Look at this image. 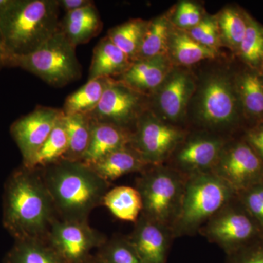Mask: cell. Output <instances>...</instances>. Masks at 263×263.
<instances>
[{"label":"cell","mask_w":263,"mask_h":263,"mask_svg":"<svg viewBox=\"0 0 263 263\" xmlns=\"http://www.w3.org/2000/svg\"><path fill=\"white\" fill-rule=\"evenodd\" d=\"M249 13L240 7L228 5L216 14L221 47L228 48L235 55L245 37Z\"/></svg>","instance_id":"24"},{"label":"cell","mask_w":263,"mask_h":263,"mask_svg":"<svg viewBox=\"0 0 263 263\" xmlns=\"http://www.w3.org/2000/svg\"><path fill=\"white\" fill-rule=\"evenodd\" d=\"M143 263H166L173 239L169 227L141 215L127 237Z\"/></svg>","instance_id":"16"},{"label":"cell","mask_w":263,"mask_h":263,"mask_svg":"<svg viewBox=\"0 0 263 263\" xmlns=\"http://www.w3.org/2000/svg\"><path fill=\"white\" fill-rule=\"evenodd\" d=\"M224 263H263V237L227 254Z\"/></svg>","instance_id":"37"},{"label":"cell","mask_w":263,"mask_h":263,"mask_svg":"<svg viewBox=\"0 0 263 263\" xmlns=\"http://www.w3.org/2000/svg\"><path fill=\"white\" fill-rule=\"evenodd\" d=\"M241 138L263 161V122L246 128Z\"/></svg>","instance_id":"38"},{"label":"cell","mask_w":263,"mask_h":263,"mask_svg":"<svg viewBox=\"0 0 263 263\" xmlns=\"http://www.w3.org/2000/svg\"><path fill=\"white\" fill-rule=\"evenodd\" d=\"M238 199L263 229V181L240 192L238 194Z\"/></svg>","instance_id":"36"},{"label":"cell","mask_w":263,"mask_h":263,"mask_svg":"<svg viewBox=\"0 0 263 263\" xmlns=\"http://www.w3.org/2000/svg\"><path fill=\"white\" fill-rule=\"evenodd\" d=\"M132 61L107 36L93 51L88 81L99 78L117 79L129 68Z\"/></svg>","instance_id":"22"},{"label":"cell","mask_w":263,"mask_h":263,"mask_svg":"<svg viewBox=\"0 0 263 263\" xmlns=\"http://www.w3.org/2000/svg\"><path fill=\"white\" fill-rule=\"evenodd\" d=\"M147 25V20L131 19L109 29L106 36L133 62L138 56Z\"/></svg>","instance_id":"31"},{"label":"cell","mask_w":263,"mask_h":263,"mask_svg":"<svg viewBox=\"0 0 263 263\" xmlns=\"http://www.w3.org/2000/svg\"><path fill=\"white\" fill-rule=\"evenodd\" d=\"M102 28L103 22L95 3L66 13L60 24V30L75 47L89 42Z\"/></svg>","instance_id":"21"},{"label":"cell","mask_w":263,"mask_h":263,"mask_svg":"<svg viewBox=\"0 0 263 263\" xmlns=\"http://www.w3.org/2000/svg\"><path fill=\"white\" fill-rule=\"evenodd\" d=\"M198 233L227 254L233 253L263 237V229L241 205L232 200L207 221Z\"/></svg>","instance_id":"8"},{"label":"cell","mask_w":263,"mask_h":263,"mask_svg":"<svg viewBox=\"0 0 263 263\" xmlns=\"http://www.w3.org/2000/svg\"><path fill=\"white\" fill-rule=\"evenodd\" d=\"M172 28L168 11L148 20L136 60L162 55L167 56V45Z\"/></svg>","instance_id":"29"},{"label":"cell","mask_w":263,"mask_h":263,"mask_svg":"<svg viewBox=\"0 0 263 263\" xmlns=\"http://www.w3.org/2000/svg\"><path fill=\"white\" fill-rule=\"evenodd\" d=\"M195 87L196 76L192 68L174 66L160 86L148 95V109L164 122L184 127Z\"/></svg>","instance_id":"10"},{"label":"cell","mask_w":263,"mask_h":263,"mask_svg":"<svg viewBox=\"0 0 263 263\" xmlns=\"http://www.w3.org/2000/svg\"><path fill=\"white\" fill-rule=\"evenodd\" d=\"M230 138L198 129L188 130L165 164L186 178L212 172Z\"/></svg>","instance_id":"11"},{"label":"cell","mask_w":263,"mask_h":263,"mask_svg":"<svg viewBox=\"0 0 263 263\" xmlns=\"http://www.w3.org/2000/svg\"><path fill=\"white\" fill-rule=\"evenodd\" d=\"M235 82L246 122L252 125L263 122V76L245 66L235 70Z\"/></svg>","instance_id":"20"},{"label":"cell","mask_w":263,"mask_h":263,"mask_svg":"<svg viewBox=\"0 0 263 263\" xmlns=\"http://www.w3.org/2000/svg\"><path fill=\"white\" fill-rule=\"evenodd\" d=\"M170 20L175 28L187 31L194 28L207 13L198 2L181 0L168 11Z\"/></svg>","instance_id":"34"},{"label":"cell","mask_w":263,"mask_h":263,"mask_svg":"<svg viewBox=\"0 0 263 263\" xmlns=\"http://www.w3.org/2000/svg\"><path fill=\"white\" fill-rule=\"evenodd\" d=\"M186 32L202 46L220 51L221 44L216 14L207 13L200 23Z\"/></svg>","instance_id":"35"},{"label":"cell","mask_w":263,"mask_h":263,"mask_svg":"<svg viewBox=\"0 0 263 263\" xmlns=\"http://www.w3.org/2000/svg\"><path fill=\"white\" fill-rule=\"evenodd\" d=\"M107 182L133 173H143L150 167L130 145L116 151L89 166Z\"/></svg>","instance_id":"23"},{"label":"cell","mask_w":263,"mask_h":263,"mask_svg":"<svg viewBox=\"0 0 263 263\" xmlns=\"http://www.w3.org/2000/svg\"><path fill=\"white\" fill-rule=\"evenodd\" d=\"M41 171L62 219L87 221L108 191L110 183L81 161L62 160Z\"/></svg>","instance_id":"3"},{"label":"cell","mask_w":263,"mask_h":263,"mask_svg":"<svg viewBox=\"0 0 263 263\" xmlns=\"http://www.w3.org/2000/svg\"><path fill=\"white\" fill-rule=\"evenodd\" d=\"M174 67L167 55L141 59L132 62L117 80L148 96L160 86Z\"/></svg>","instance_id":"17"},{"label":"cell","mask_w":263,"mask_h":263,"mask_svg":"<svg viewBox=\"0 0 263 263\" xmlns=\"http://www.w3.org/2000/svg\"><path fill=\"white\" fill-rule=\"evenodd\" d=\"M212 172L238 195L263 181V161L241 138L227 142Z\"/></svg>","instance_id":"12"},{"label":"cell","mask_w":263,"mask_h":263,"mask_svg":"<svg viewBox=\"0 0 263 263\" xmlns=\"http://www.w3.org/2000/svg\"><path fill=\"white\" fill-rule=\"evenodd\" d=\"M259 72H260L261 74L263 76V62L262 63V65H261L260 68H259Z\"/></svg>","instance_id":"43"},{"label":"cell","mask_w":263,"mask_h":263,"mask_svg":"<svg viewBox=\"0 0 263 263\" xmlns=\"http://www.w3.org/2000/svg\"><path fill=\"white\" fill-rule=\"evenodd\" d=\"M131 138L129 129L92 120L91 140L81 162L88 166L96 163L116 151L129 146Z\"/></svg>","instance_id":"18"},{"label":"cell","mask_w":263,"mask_h":263,"mask_svg":"<svg viewBox=\"0 0 263 263\" xmlns=\"http://www.w3.org/2000/svg\"><path fill=\"white\" fill-rule=\"evenodd\" d=\"M84 263H103L101 262V261L98 258V257L95 256V257H90L89 259H87V260L85 261Z\"/></svg>","instance_id":"42"},{"label":"cell","mask_w":263,"mask_h":263,"mask_svg":"<svg viewBox=\"0 0 263 263\" xmlns=\"http://www.w3.org/2000/svg\"><path fill=\"white\" fill-rule=\"evenodd\" d=\"M236 56L245 66L257 70L263 62V26L249 14L245 36Z\"/></svg>","instance_id":"32"},{"label":"cell","mask_w":263,"mask_h":263,"mask_svg":"<svg viewBox=\"0 0 263 263\" xmlns=\"http://www.w3.org/2000/svg\"><path fill=\"white\" fill-rule=\"evenodd\" d=\"M186 177L167 164L150 166L136 180L141 215L172 228L179 215Z\"/></svg>","instance_id":"7"},{"label":"cell","mask_w":263,"mask_h":263,"mask_svg":"<svg viewBox=\"0 0 263 263\" xmlns=\"http://www.w3.org/2000/svg\"><path fill=\"white\" fill-rule=\"evenodd\" d=\"M64 115L62 109L38 105L10 125V135L22 154L23 165L30 162Z\"/></svg>","instance_id":"15"},{"label":"cell","mask_w":263,"mask_h":263,"mask_svg":"<svg viewBox=\"0 0 263 263\" xmlns=\"http://www.w3.org/2000/svg\"><path fill=\"white\" fill-rule=\"evenodd\" d=\"M195 73L196 87L189 105L186 124L232 138L246 122L234 67L218 62Z\"/></svg>","instance_id":"1"},{"label":"cell","mask_w":263,"mask_h":263,"mask_svg":"<svg viewBox=\"0 0 263 263\" xmlns=\"http://www.w3.org/2000/svg\"><path fill=\"white\" fill-rule=\"evenodd\" d=\"M76 48L59 29L32 53L7 57L5 67H18L37 76L50 86L63 87L82 76Z\"/></svg>","instance_id":"6"},{"label":"cell","mask_w":263,"mask_h":263,"mask_svg":"<svg viewBox=\"0 0 263 263\" xmlns=\"http://www.w3.org/2000/svg\"><path fill=\"white\" fill-rule=\"evenodd\" d=\"M106 240L87 221L62 219L53 221L46 235L48 243L66 263H84Z\"/></svg>","instance_id":"14"},{"label":"cell","mask_w":263,"mask_h":263,"mask_svg":"<svg viewBox=\"0 0 263 263\" xmlns=\"http://www.w3.org/2000/svg\"><path fill=\"white\" fill-rule=\"evenodd\" d=\"M148 108V96L114 79L97 108L88 115L95 122L108 123L133 132Z\"/></svg>","instance_id":"13"},{"label":"cell","mask_w":263,"mask_h":263,"mask_svg":"<svg viewBox=\"0 0 263 263\" xmlns=\"http://www.w3.org/2000/svg\"><path fill=\"white\" fill-rule=\"evenodd\" d=\"M60 10L58 0H18L0 17L6 58L29 54L47 42L60 29Z\"/></svg>","instance_id":"4"},{"label":"cell","mask_w":263,"mask_h":263,"mask_svg":"<svg viewBox=\"0 0 263 263\" xmlns=\"http://www.w3.org/2000/svg\"><path fill=\"white\" fill-rule=\"evenodd\" d=\"M96 257L103 263H143L127 237L107 239L98 249Z\"/></svg>","instance_id":"33"},{"label":"cell","mask_w":263,"mask_h":263,"mask_svg":"<svg viewBox=\"0 0 263 263\" xmlns=\"http://www.w3.org/2000/svg\"><path fill=\"white\" fill-rule=\"evenodd\" d=\"M167 57L176 67L192 68L200 62L219 58L220 51L202 46L186 31L173 26L167 45Z\"/></svg>","instance_id":"19"},{"label":"cell","mask_w":263,"mask_h":263,"mask_svg":"<svg viewBox=\"0 0 263 263\" xmlns=\"http://www.w3.org/2000/svg\"><path fill=\"white\" fill-rule=\"evenodd\" d=\"M188 129L157 117L148 109L132 132L130 146L149 166L165 164Z\"/></svg>","instance_id":"9"},{"label":"cell","mask_w":263,"mask_h":263,"mask_svg":"<svg viewBox=\"0 0 263 263\" xmlns=\"http://www.w3.org/2000/svg\"><path fill=\"white\" fill-rule=\"evenodd\" d=\"M58 3L60 9L69 13L91 5L94 2L91 0H58Z\"/></svg>","instance_id":"39"},{"label":"cell","mask_w":263,"mask_h":263,"mask_svg":"<svg viewBox=\"0 0 263 263\" xmlns=\"http://www.w3.org/2000/svg\"><path fill=\"white\" fill-rule=\"evenodd\" d=\"M103 205L117 219L129 222L136 223L143 211L139 192L136 187L128 186H116L108 190Z\"/></svg>","instance_id":"25"},{"label":"cell","mask_w":263,"mask_h":263,"mask_svg":"<svg viewBox=\"0 0 263 263\" xmlns=\"http://www.w3.org/2000/svg\"><path fill=\"white\" fill-rule=\"evenodd\" d=\"M57 214L41 170L22 165L5 184L3 226L15 240L46 238Z\"/></svg>","instance_id":"2"},{"label":"cell","mask_w":263,"mask_h":263,"mask_svg":"<svg viewBox=\"0 0 263 263\" xmlns=\"http://www.w3.org/2000/svg\"><path fill=\"white\" fill-rule=\"evenodd\" d=\"M5 59H6V53H5L3 38H2L1 32H0V70L3 67H5Z\"/></svg>","instance_id":"41"},{"label":"cell","mask_w":263,"mask_h":263,"mask_svg":"<svg viewBox=\"0 0 263 263\" xmlns=\"http://www.w3.org/2000/svg\"><path fill=\"white\" fill-rule=\"evenodd\" d=\"M18 0H0V17L3 16L16 4Z\"/></svg>","instance_id":"40"},{"label":"cell","mask_w":263,"mask_h":263,"mask_svg":"<svg viewBox=\"0 0 263 263\" xmlns=\"http://www.w3.org/2000/svg\"><path fill=\"white\" fill-rule=\"evenodd\" d=\"M237 195L213 172L186 178L179 215L171 228L174 238L198 233L208 221Z\"/></svg>","instance_id":"5"},{"label":"cell","mask_w":263,"mask_h":263,"mask_svg":"<svg viewBox=\"0 0 263 263\" xmlns=\"http://www.w3.org/2000/svg\"><path fill=\"white\" fill-rule=\"evenodd\" d=\"M67 148L68 136L62 118L30 162L24 166L32 170L46 168L62 160Z\"/></svg>","instance_id":"30"},{"label":"cell","mask_w":263,"mask_h":263,"mask_svg":"<svg viewBox=\"0 0 263 263\" xmlns=\"http://www.w3.org/2000/svg\"><path fill=\"white\" fill-rule=\"evenodd\" d=\"M5 263H66L46 238L15 240Z\"/></svg>","instance_id":"27"},{"label":"cell","mask_w":263,"mask_h":263,"mask_svg":"<svg viewBox=\"0 0 263 263\" xmlns=\"http://www.w3.org/2000/svg\"><path fill=\"white\" fill-rule=\"evenodd\" d=\"M114 79L99 78L86 84L66 98L62 111L65 115L89 114L98 106L105 90Z\"/></svg>","instance_id":"26"},{"label":"cell","mask_w":263,"mask_h":263,"mask_svg":"<svg viewBox=\"0 0 263 263\" xmlns=\"http://www.w3.org/2000/svg\"><path fill=\"white\" fill-rule=\"evenodd\" d=\"M62 122L68 136V148L62 160L81 161L89 145L92 120L88 114L64 115Z\"/></svg>","instance_id":"28"}]
</instances>
